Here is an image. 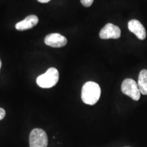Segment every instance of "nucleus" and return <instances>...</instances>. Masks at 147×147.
Returning a JSON list of instances; mask_svg holds the SVG:
<instances>
[{"label":"nucleus","mask_w":147,"mask_h":147,"mask_svg":"<svg viewBox=\"0 0 147 147\" xmlns=\"http://www.w3.org/2000/svg\"><path fill=\"white\" fill-rule=\"evenodd\" d=\"M101 89L95 82H86L82 88L81 98L82 102L88 105H94L100 100Z\"/></svg>","instance_id":"1"},{"label":"nucleus","mask_w":147,"mask_h":147,"mask_svg":"<svg viewBox=\"0 0 147 147\" xmlns=\"http://www.w3.org/2000/svg\"><path fill=\"white\" fill-rule=\"evenodd\" d=\"M59 74L57 69L55 67H51L45 74L37 78L36 82L40 87L49 89L54 87L57 83Z\"/></svg>","instance_id":"2"},{"label":"nucleus","mask_w":147,"mask_h":147,"mask_svg":"<svg viewBox=\"0 0 147 147\" xmlns=\"http://www.w3.org/2000/svg\"><path fill=\"white\" fill-rule=\"evenodd\" d=\"M48 136L45 130L40 128L34 129L29 135V146L47 147Z\"/></svg>","instance_id":"3"},{"label":"nucleus","mask_w":147,"mask_h":147,"mask_svg":"<svg viewBox=\"0 0 147 147\" xmlns=\"http://www.w3.org/2000/svg\"><path fill=\"white\" fill-rule=\"evenodd\" d=\"M121 91L125 95L131 97L132 100L138 101L140 97V92L139 91L138 84L131 78H126L121 84Z\"/></svg>","instance_id":"4"},{"label":"nucleus","mask_w":147,"mask_h":147,"mask_svg":"<svg viewBox=\"0 0 147 147\" xmlns=\"http://www.w3.org/2000/svg\"><path fill=\"white\" fill-rule=\"evenodd\" d=\"M100 37L104 40L118 39L121 37V29L117 25L108 23L101 29Z\"/></svg>","instance_id":"5"},{"label":"nucleus","mask_w":147,"mask_h":147,"mask_svg":"<svg viewBox=\"0 0 147 147\" xmlns=\"http://www.w3.org/2000/svg\"><path fill=\"white\" fill-rule=\"evenodd\" d=\"M45 42L47 46L53 48H60L67 45V40L65 36L59 34H51L45 37Z\"/></svg>","instance_id":"6"},{"label":"nucleus","mask_w":147,"mask_h":147,"mask_svg":"<svg viewBox=\"0 0 147 147\" xmlns=\"http://www.w3.org/2000/svg\"><path fill=\"white\" fill-rule=\"evenodd\" d=\"M128 29L130 32L134 33L138 39L143 40L146 38V29L142 24L138 20L132 19L129 21Z\"/></svg>","instance_id":"7"},{"label":"nucleus","mask_w":147,"mask_h":147,"mask_svg":"<svg viewBox=\"0 0 147 147\" xmlns=\"http://www.w3.org/2000/svg\"><path fill=\"white\" fill-rule=\"evenodd\" d=\"M38 18L36 15H29L23 20L16 24L15 28L18 31H24L27 29H32L38 23Z\"/></svg>","instance_id":"8"},{"label":"nucleus","mask_w":147,"mask_h":147,"mask_svg":"<svg viewBox=\"0 0 147 147\" xmlns=\"http://www.w3.org/2000/svg\"><path fill=\"white\" fill-rule=\"evenodd\" d=\"M138 87L139 91L142 95H147V70L142 69L140 72L138 76Z\"/></svg>","instance_id":"9"},{"label":"nucleus","mask_w":147,"mask_h":147,"mask_svg":"<svg viewBox=\"0 0 147 147\" xmlns=\"http://www.w3.org/2000/svg\"><path fill=\"white\" fill-rule=\"evenodd\" d=\"M94 0H80V2L84 7H90Z\"/></svg>","instance_id":"10"},{"label":"nucleus","mask_w":147,"mask_h":147,"mask_svg":"<svg viewBox=\"0 0 147 147\" xmlns=\"http://www.w3.org/2000/svg\"><path fill=\"white\" fill-rule=\"evenodd\" d=\"M5 116V111L2 108H0V121L2 120Z\"/></svg>","instance_id":"11"},{"label":"nucleus","mask_w":147,"mask_h":147,"mask_svg":"<svg viewBox=\"0 0 147 147\" xmlns=\"http://www.w3.org/2000/svg\"><path fill=\"white\" fill-rule=\"evenodd\" d=\"M40 3H48L51 1V0H38Z\"/></svg>","instance_id":"12"},{"label":"nucleus","mask_w":147,"mask_h":147,"mask_svg":"<svg viewBox=\"0 0 147 147\" xmlns=\"http://www.w3.org/2000/svg\"><path fill=\"white\" fill-rule=\"evenodd\" d=\"M1 61L0 59V69H1Z\"/></svg>","instance_id":"13"},{"label":"nucleus","mask_w":147,"mask_h":147,"mask_svg":"<svg viewBox=\"0 0 147 147\" xmlns=\"http://www.w3.org/2000/svg\"><path fill=\"white\" fill-rule=\"evenodd\" d=\"M125 147H129V146H125Z\"/></svg>","instance_id":"14"}]
</instances>
